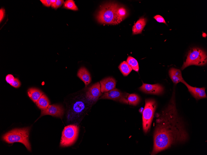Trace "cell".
<instances>
[{
	"label": "cell",
	"instance_id": "13",
	"mask_svg": "<svg viewBox=\"0 0 207 155\" xmlns=\"http://www.w3.org/2000/svg\"><path fill=\"white\" fill-rule=\"evenodd\" d=\"M169 74L170 78L175 84L182 82L184 80L181 71L179 69L171 68L169 70Z\"/></svg>",
	"mask_w": 207,
	"mask_h": 155
},
{
	"label": "cell",
	"instance_id": "11",
	"mask_svg": "<svg viewBox=\"0 0 207 155\" xmlns=\"http://www.w3.org/2000/svg\"><path fill=\"white\" fill-rule=\"evenodd\" d=\"M187 87L188 91L196 100L207 97L205 87L197 88L192 87L188 84L184 80L182 82Z\"/></svg>",
	"mask_w": 207,
	"mask_h": 155
},
{
	"label": "cell",
	"instance_id": "22",
	"mask_svg": "<svg viewBox=\"0 0 207 155\" xmlns=\"http://www.w3.org/2000/svg\"><path fill=\"white\" fill-rule=\"evenodd\" d=\"M128 103L130 105H137L139 102L140 99L139 96L135 94H129L127 97Z\"/></svg>",
	"mask_w": 207,
	"mask_h": 155
},
{
	"label": "cell",
	"instance_id": "23",
	"mask_svg": "<svg viewBox=\"0 0 207 155\" xmlns=\"http://www.w3.org/2000/svg\"><path fill=\"white\" fill-rule=\"evenodd\" d=\"M63 7L73 11H77L78 8L73 0H67L64 2Z\"/></svg>",
	"mask_w": 207,
	"mask_h": 155
},
{
	"label": "cell",
	"instance_id": "20",
	"mask_svg": "<svg viewBox=\"0 0 207 155\" xmlns=\"http://www.w3.org/2000/svg\"><path fill=\"white\" fill-rule=\"evenodd\" d=\"M126 62L133 70L137 72L139 71L138 63L135 58L131 56H129L127 59Z\"/></svg>",
	"mask_w": 207,
	"mask_h": 155
},
{
	"label": "cell",
	"instance_id": "6",
	"mask_svg": "<svg viewBox=\"0 0 207 155\" xmlns=\"http://www.w3.org/2000/svg\"><path fill=\"white\" fill-rule=\"evenodd\" d=\"M79 127L76 125H70L64 127L62 132L60 146L68 147L73 144L78 136Z\"/></svg>",
	"mask_w": 207,
	"mask_h": 155
},
{
	"label": "cell",
	"instance_id": "17",
	"mask_svg": "<svg viewBox=\"0 0 207 155\" xmlns=\"http://www.w3.org/2000/svg\"><path fill=\"white\" fill-rule=\"evenodd\" d=\"M50 101L47 97L43 94L39 100L36 102L38 107L41 110H44L50 105Z\"/></svg>",
	"mask_w": 207,
	"mask_h": 155
},
{
	"label": "cell",
	"instance_id": "1",
	"mask_svg": "<svg viewBox=\"0 0 207 155\" xmlns=\"http://www.w3.org/2000/svg\"><path fill=\"white\" fill-rule=\"evenodd\" d=\"M174 94L167 106L156 119L152 155L188 140V134L177 113Z\"/></svg>",
	"mask_w": 207,
	"mask_h": 155
},
{
	"label": "cell",
	"instance_id": "12",
	"mask_svg": "<svg viewBox=\"0 0 207 155\" xmlns=\"http://www.w3.org/2000/svg\"><path fill=\"white\" fill-rule=\"evenodd\" d=\"M100 84L101 92L104 93L115 88L116 82L114 78L109 77L101 80Z\"/></svg>",
	"mask_w": 207,
	"mask_h": 155
},
{
	"label": "cell",
	"instance_id": "14",
	"mask_svg": "<svg viewBox=\"0 0 207 155\" xmlns=\"http://www.w3.org/2000/svg\"><path fill=\"white\" fill-rule=\"evenodd\" d=\"M77 76L84 83L86 86L91 81L90 74L88 70L85 67H81L77 73Z\"/></svg>",
	"mask_w": 207,
	"mask_h": 155
},
{
	"label": "cell",
	"instance_id": "19",
	"mask_svg": "<svg viewBox=\"0 0 207 155\" xmlns=\"http://www.w3.org/2000/svg\"><path fill=\"white\" fill-rule=\"evenodd\" d=\"M118 68L125 76L128 75L132 70V68L126 61H124L119 65Z\"/></svg>",
	"mask_w": 207,
	"mask_h": 155
},
{
	"label": "cell",
	"instance_id": "27",
	"mask_svg": "<svg viewBox=\"0 0 207 155\" xmlns=\"http://www.w3.org/2000/svg\"><path fill=\"white\" fill-rule=\"evenodd\" d=\"M159 23H163L167 25L166 23L164 18L161 15H156L153 17Z\"/></svg>",
	"mask_w": 207,
	"mask_h": 155
},
{
	"label": "cell",
	"instance_id": "25",
	"mask_svg": "<svg viewBox=\"0 0 207 155\" xmlns=\"http://www.w3.org/2000/svg\"><path fill=\"white\" fill-rule=\"evenodd\" d=\"M10 85L15 88H17L20 86L21 83L17 78H15L14 81Z\"/></svg>",
	"mask_w": 207,
	"mask_h": 155
},
{
	"label": "cell",
	"instance_id": "26",
	"mask_svg": "<svg viewBox=\"0 0 207 155\" xmlns=\"http://www.w3.org/2000/svg\"><path fill=\"white\" fill-rule=\"evenodd\" d=\"M15 78L11 74H8L6 77V82L10 84H11L14 81Z\"/></svg>",
	"mask_w": 207,
	"mask_h": 155
},
{
	"label": "cell",
	"instance_id": "30",
	"mask_svg": "<svg viewBox=\"0 0 207 155\" xmlns=\"http://www.w3.org/2000/svg\"><path fill=\"white\" fill-rule=\"evenodd\" d=\"M51 5L54 4L56 1L55 0H51Z\"/></svg>",
	"mask_w": 207,
	"mask_h": 155
},
{
	"label": "cell",
	"instance_id": "3",
	"mask_svg": "<svg viewBox=\"0 0 207 155\" xmlns=\"http://www.w3.org/2000/svg\"><path fill=\"white\" fill-rule=\"evenodd\" d=\"M119 6L117 4L113 3L102 6L96 15L98 21L103 24H118L116 11Z\"/></svg>",
	"mask_w": 207,
	"mask_h": 155
},
{
	"label": "cell",
	"instance_id": "28",
	"mask_svg": "<svg viewBox=\"0 0 207 155\" xmlns=\"http://www.w3.org/2000/svg\"><path fill=\"white\" fill-rule=\"evenodd\" d=\"M42 4L46 6L50 7L51 6V1L50 0H40Z\"/></svg>",
	"mask_w": 207,
	"mask_h": 155
},
{
	"label": "cell",
	"instance_id": "5",
	"mask_svg": "<svg viewBox=\"0 0 207 155\" xmlns=\"http://www.w3.org/2000/svg\"><path fill=\"white\" fill-rule=\"evenodd\" d=\"M156 106V102L154 100H145L142 116L143 129L145 133H147L150 128Z\"/></svg>",
	"mask_w": 207,
	"mask_h": 155
},
{
	"label": "cell",
	"instance_id": "15",
	"mask_svg": "<svg viewBox=\"0 0 207 155\" xmlns=\"http://www.w3.org/2000/svg\"><path fill=\"white\" fill-rule=\"evenodd\" d=\"M145 18H140L136 22L132 28V33L133 35L141 33L146 24Z\"/></svg>",
	"mask_w": 207,
	"mask_h": 155
},
{
	"label": "cell",
	"instance_id": "24",
	"mask_svg": "<svg viewBox=\"0 0 207 155\" xmlns=\"http://www.w3.org/2000/svg\"><path fill=\"white\" fill-rule=\"evenodd\" d=\"M64 3L63 0H56V2L53 4L51 5V7L54 9H57L61 6Z\"/></svg>",
	"mask_w": 207,
	"mask_h": 155
},
{
	"label": "cell",
	"instance_id": "2",
	"mask_svg": "<svg viewBox=\"0 0 207 155\" xmlns=\"http://www.w3.org/2000/svg\"><path fill=\"white\" fill-rule=\"evenodd\" d=\"M30 130L29 127L13 129L3 136L2 140L9 144L21 143L29 151H31V146L29 140Z\"/></svg>",
	"mask_w": 207,
	"mask_h": 155
},
{
	"label": "cell",
	"instance_id": "10",
	"mask_svg": "<svg viewBox=\"0 0 207 155\" xmlns=\"http://www.w3.org/2000/svg\"><path fill=\"white\" fill-rule=\"evenodd\" d=\"M139 89L146 93L156 95L161 94L164 91L163 87L158 84H151L143 83Z\"/></svg>",
	"mask_w": 207,
	"mask_h": 155
},
{
	"label": "cell",
	"instance_id": "18",
	"mask_svg": "<svg viewBox=\"0 0 207 155\" xmlns=\"http://www.w3.org/2000/svg\"><path fill=\"white\" fill-rule=\"evenodd\" d=\"M116 14L118 23L119 24L127 16L128 13L124 6L119 5L117 9Z\"/></svg>",
	"mask_w": 207,
	"mask_h": 155
},
{
	"label": "cell",
	"instance_id": "4",
	"mask_svg": "<svg viewBox=\"0 0 207 155\" xmlns=\"http://www.w3.org/2000/svg\"><path fill=\"white\" fill-rule=\"evenodd\" d=\"M207 62L206 53L198 48H192L188 52L186 61L181 67L182 70L192 65L203 66Z\"/></svg>",
	"mask_w": 207,
	"mask_h": 155
},
{
	"label": "cell",
	"instance_id": "7",
	"mask_svg": "<svg viewBox=\"0 0 207 155\" xmlns=\"http://www.w3.org/2000/svg\"><path fill=\"white\" fill-rule=\"evenodd\" d=\"M127 95L115 88L108 92H104L100 99H108L118 101L121 102L128 104L126 98Z\"/></svg>",
	"mask_w": 207,
	"mask_h": 155
},
{
	"label": "cell",
	"instance_id": "29",
	"mask_svg": "<svg viewBox=\"0 0 207 155\" xmlns=\"http://www.w3.org/2000/svg\"><path fill=\"white\" fill-rule=\"evenodd\" d=\"M5 10L3 8H1L0 9V22L3 19L5 15Z\"/></svg>",
	"mask_w": 207,
	"mask_h": 155
},
{
	"label": "cell",
	"instance_id": "16",
	"mask_svg": "<svg viewBox=\"0 0 207 155\" xmlns=\"http://www.w3.org/2000/svg\"><path fill=\"white\" fill-rule=\"evenodd\" d=\"M27 93L29 97L34 103H36L43 94L41 90L34 88L29 89Z\"/></svg>",
	"mask_w": 207,
	"mask_h": 155
},
{
	"label": "cell",
	"instance_id": "8",
	"mask_svg": "<svg viewBox=\"0 0 207 155\" xmlns=\"http://www.w3.org/2000/svg\"><path fill=\"white\" fill-rule=\"evenodd\" d=\"M100 85L98 82L90 87L86 92V97L88 101L91 103L96 102L101 96Z\"/></svg>",
	"mask_w": 207,
	"mask_h": 155
},
{
	"label": "cell",
	"instance_id": "9",
	"mask_svg": "<svg viewBox=\"0 0 207 155\" xmlns=\"http://www.w3.org/2000/svg\"><path fill=\"white\" fill-rule=\"evenodd\" d=\"M64 113L63 107L59 105H49L47 108L41 110V116L45 115H50L61 118Z\"/></svg>",
	"mask_w": 207,
	"mask_h": 155
},
{
	"label": "cell",
	"instance_id": "21",
	"mask_svg": "<svg viewBox=\"0 0 207 155\" xmlns=\"http://www.w3.org/2000/svg\"><path fill=\"white\" fill-rule=\"evenodd\" d=\"M85 107L84 103L81 101H78L75 103L73 106V110L75 114L81 113Z\"/></svg>",
	"mask_w": 207,
	"mask_h": 155
}]
</instances>
